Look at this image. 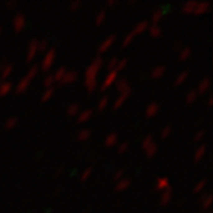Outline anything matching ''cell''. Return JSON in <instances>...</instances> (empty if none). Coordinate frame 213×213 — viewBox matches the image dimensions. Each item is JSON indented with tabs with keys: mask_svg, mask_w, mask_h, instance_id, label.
Returning a JSON list of instances; mask_svg holds the SVG:
<instances>
[{
	"mask_svg": "<svg viewBox=\"0 0 213 213\" xmlns=\"http://www.w3.org/2000/svg\"><path fill=\"white\" fill-rule=\"evenodd\" d=\"M163 14H164V9L161 7V8H158L155 12H154V14H153V17H152V21H153V23L154 25H157L158 22H159V19H161L162 17H163Z\"/></svg>",
	"mask_w": 213,
	"mask_h": 213,
	"instance_id": "24",
	"label": "cell"
},
{
	"mask_svg": "<svg viewBox=\"0 0 213 213\" xmlns=\"http://www.w3.org/2000/svg\"><path fill=\"white\" fill-rule=\"evenodd\" d=\"M0 83H2V80H0Z\"/></svg>",
	"mask_w": 213,
	"mask_h": 213,
	"instance_id": "63",
	"label": "cell"
},
{
	"mask_svg": "<svg viewBox=\"0 0 213 213\" xmlns=\"http://www.w3.org/2000/svg\"><path fill=\"white\" fill-rule=\"evenodd\" d=\"M130 184H131V181H130L129 178H122V180H120V181H117L116 190H117V191H122V190H125V189L129 187Z\"/></svg>",
	"mask_w": 213,
	"mask_h": 213,
	"instance_id": "18",
	"label": "cell"
},
{
	"mask_svg": "<svg viewBox=\"0 0 213 213\" xmlns=\"http://www.w3.org/2000/svg\"><path fill=\"white\" fill-rule=\"evenodd\" d=\"M207 213H212V212H209V211H208V212H207Z\"/></svg>",
	"mask_w": 213,
	"mask_h": 213,
	"instance_id": "62",
	"label": "cell"
},
{
	"mask_svg": "<svg viewBox=\"0 0 213 213\" xmlns=\"http://www.w3.org/2000/svg\"><path fill=\"white\" fill-rule=\"evenodd\" d=\"M171 131H172V127L171 126H166L164 129L162 130V132H161V137H162V139H164V137H167L169 134H171Z\"/></svg>",
	"mask_w": 213,
	"mask_h": 213,
	"instance_id": "46",
	"label": "cell"
},
{
	"mask_svg": "<svg viewBox=\"0 0 213 213\" xmlns=\"http://www.w3.org/2000/svg\"><path fill=\"white\" fill-rule=\"evenodd\" d=\"M204 134H206V132H204V130H200V131H198V132H196V135L194 136V141H199V140L201 139V137L204 136Z\"/></svg>",
	"mask_w": 213,
	"mask_h": 213,
	"instance_id": "51",
	"label": "cell"
},
{
	"mask_svg": "<svg viewBox=\"0 0 213 213\" xmlns=\"http://www.w3.org/2000/svg\"><path fill=\"white\" fill-rule=\"evenodd\" d=\"M201 204H203V206H201V208H203V209H208L209 207H211V204H212V196L209 195L204 201H203V203H201Z\"/></svg>",
	"mask_w": 213,
	"mask_h": 213,
	"instance_id": "49",
	"label": "cell"
},
{
	"mask_svg": "<svg viewBox=\"0 0 213 213\" xmlns=\"http://www.w3.org/2000/svg\"><path fill=\"white\" fill-rule=\"evenodd\" d=\"M190 54H191V49L190 48H182L180 50L178 58H180V60H185V59H187L190 57Z\"/></svg>",
	"mask_w": 213,
	"mask_h": 213,
	"instance_id": "29",
	"label": "cell"
},
{
	"mask_svg": "<svg viewBox=\"0 0 213 213\" xmlns=\"http://www.w3.org/2000/svg\"><path fill=\"white\" fill-rule=\"evenodd\" d=\"M209 195H211V194H208V193H203V194L200 195V199H199V200L201 201V203H203V201H204V200H206V199H207Z\"/></svg>",
	"mask_w": 213,
	"mask_h": 213,
	"instance_id": "55",
	"label": "cell"
},
{
	"mask_svg": "<svg viewBox=\"0 0 213 213\" xmlns=\"http://www.w3.org/2000/svg\"><path fill=\"white\" fill-rule=\"evenodd\" d=\"M172 198V187L168 186L166 190L162 191V196H161V206H167Z\"/></svg>",
	"mask_w": 213,
	"mask_h": 213,
	"instance_id": "8",
	"label": "cell"
},
{
	"mask_svg": "<svg viewBox=\"0 0 213 213\" xmlns=\"http://www.w3.org/2000/svg\"><path fill=\"white\" fill-rule=\"evenodd\" d=\"M168 186H169V180H168L167 177H159V178L157 180V184H155V186H154V190H155V191H163V190H166Z\"/></svg>",
	"mask_w": 213,
	"mask_h": 213,
	"instance_id": "9",
	"label": "cell"
},
{
	"mask_svg": "<svg viewBox=\"0 0 213 213\" xmlns=\"http://www.w3.org/2000/svg\"><path fill=\"white\" fill-rule=\"evenodd\" d=\"M16 4H17L16 0H9V2L7 3V7H13V5H16Z\"/></svg>",
	"mask_w": 213,
	"mask_h": 213,
	"instance_id": "57",
	"label": "cell"
},
{
	"mask_svg": "<svg viewBox=\"0 0 213 213\" xmlns=\"http://www.w3.org/2000/svg\"><path fill=\"white\" fill-rule=\"evenodd\" d=\"M64 73H66V68H64V67H59L54 73H53V77H54V82H59V81L63 78V76H64Z\"/></svg>",
	"mask_w": 213,
	"mask_h": 213,
	"instance_id": "25",
	"label": "cell"
},
{
	"mask_svg": "<svg viewBox=\"0 0 213 213\" xmlns=\"http://www.w3.org/2000/svg\"><path fill=\"white\" fill-rule=\"evenodd\" d=\"M12 71H13V64H10V63H8V66L2 71V80L8 78V76H9L10 73H12Z\"/></svg>",
	"mask_w": 213,
	"mask_h": 213,
	"instance_id": "35",
	"label": "cell"
},
{
	"mask_svg": "<svg viewBox=\"0 0 213 213\" xmlns=\"http://www.w3.org/2000/svg\"><path fill=\"white\" fill-rule=\"evenodd\" d=\"M54 59H55V49L50 48L49 51H46L44 59H42V62H41V69L44 72H48L51 68L53 63H54Z\"/></svg>",
	"mask_w": 213,
	"mask_h": 213,
	"instance_id": "2",
	"label": "cell"
},
{
	"mask_svg": "<svg viewBox=\"0 0 213 213\" xmlns=\"http://www.w3.org/2000/svg\"><path fill=\"white\" fill-rule=\"evenodd\" d=\"M117 143H118V136H117V134H114V132L109 134L108 136L105 137V141H104V144H105L107 146H113V145H116Z\"/></svg>",
	"mask_w": 213,
	"mask_h": 213,
	"instance_id": "15",
	"label": "cell"
},
{
	"mask_svg": "<svg viewBox=\"0 0 213 213\" xmlns=\"http://www.w3.org/2000/svg\"><path fill=\"white\" fill-rule=\"evenodd\" d=\"M118 58H117V57H113L111 60H109V63H108V69H114L116 68V66H117V63H118Z\"/></svg>",
	"mask_w": 213,
	"mask_h": 213,
	"instance_id": "45",
	"label": "cell"
},
{
	"mask_svg": "<svg viewBox=\"0 0 213 213\" xmlns=\"http://www.w3.org/2000/svg\"><path fill=\"white\" fill-rule=\"evenodd\" d=\"M127 148H129V143H122L120 146H118V153H123L127 150Z\"/></svg>",
	"mask_w": 213,
	"mask_h": 213,
	"instance_id": "52",
	"label": "cell"
},
{
	"mask_svg": "<svg viewBox=\"0 0 213 213\" xmlns=\"http://www.w3.org/2000/svg\"><path fill=\"white\" fill-rule=\"evenodd\" d=\"M209 86H211V80L208 78V77H206V78H203L200 81V83H199V86H198V92H200V94H204V92H207L208 90H209Z\"/></svg>",
	"mask_w": 213,
	"mask_h": 213,
	"instance_id": "13",
	"label": "cell"
},
{
	"mask_svg": "<svg viewBox=\"0 0 213 213\" xmlns=\"http://www.w3.org/2000/svg\"><path fill=\"white\" fill-rule=\"evenodd\" d=\"M123 169H120V171H117L116 172V175H114V180L116 181H120V180H122L123 178Z\"/></svg>",
	"mask_w": 213,
	"mask_h": 213,
	"instance_id": "50",
	"label": "cell"
},
{
	"mask_svg": "<svg viewBox=\"0 0 213 213\" xmlns=\"http://www.w3.org/2000/svg\"><path fill=\"white\" fill-rule=\"evenodd\" d=\"M7 66H8V60H5V59L2 60V63H0V72H2Z\"/></svg>",
	"mask_w": 213,
	"mask_h": 213,
	"instance_id": "54",
	"label": "cell"
},
{
	"mask_svg": "<svg viewBox=\"0 0 213 213\" xmlns=\"http://www.w3.org/2000/svg\"><path fill=\"white\" fill-rule=\"evenodd\" d=\"M2 31H3V28H2V27H0V35H2Z\"/></svg>",
	"mask_w": 213,
	"mask_h": 213,
	"instance_id": "61",
	"label": "cell"
},
{
	"mask_svg": "<svg viewBox=\"0 0 213 213\" xmlns=\"http://www.w3.org/2000/svg\"><path fill=\"white\" fill-rule=\"evenodd\" d=\"M187 76H189V71H184V72H181L178 76L176 77V80H175V85H180V83H182L186 78H187Z\"/></svg>",
	"mask_w": 213,
	"mask_h": 213,
	"instance_id": "32",
	"label": "cell"
},
{
	"mask_svg": "<svg viewBox=\"0 0 213 213\" xmlns=\"http://www.w3.org/2000/svg\"><path fill=\"white\" fill-rule=\"evenodd\" d=\"M164 72H166V67L164 66H157L155 68L152 69L150 74H152L153 78H158V77H162L164 74Z\"/></svg>",
	"mask_w": 213,
	"mask_h": 213,
	"instance_id": "19",
	"label": "cell"
},
{
	"mask_svg": "<svg viewBox=\"0 0 213 213\" xmlns=\"http://www.w3.org/2000/svg\"><path fill=\"white\" fill-rule=\"evenodd\" d=\"M90 136H91V131H90L89 129H85V130H81V131L77 134V140L85 141V140H88Z\"/></svg>",
	"mask_w": 213,
	"mask_h": 213,
	"instance_id": "26",
	"label": "cell"
},
{
	"mask_svg": "<svg viewBox=\"0 0 213 213\" xmlns=\"http://www.w3.org/2000/svg\"><path fill=\"white\" fill-rule=\"evenodd\" d=\"M175 49H176V50H181V49H182V48H181V44H180V42H177V44L175 45Z\"/></svg>",
	"mask_w": 213,
	"mask_h": 213,
	"instance_id": "59",
	"label": "cell"
},
{
	"mask_svg": "<svg viewBox=\"0 0 213 213\" xmlns=\"http://www.w3.org/2000/svg\"><path fill=\"white\" fill-rule=\"evenodd\" d=\"M91 114H92V109H86V111H83V112H81V113L78 114L77 121H78L80 123L86 122V121L90 118V117H91Z\"/></svg>",
	"mask_w": 213,
	"mask_h": 213,
	"instance_id": "21",
	"label": "cell"
},
{
	"mask_svg": "<svg viewBox=\"0 0 213 213\" xmlns=\"http://www.w3.org/2000/svg\"><path fill=\"white\" fill-rule=\"evenodd\" d=\"M148 28H149V32H150V35H152V36H154V37L161 36V35H162V30H161V27L157 26V25L149 26Z\"/></svg>",
	"mask_w": 213,
	"mask_h": 213,
	"instance_id": "27",
	"label": "cell"
},
{
	"mask_svg": "<svg viewBox=\"0 0 213 213\" xmlns=\"http://www.w3.org/2000/svg\"><path fill=\"white\" fill-rule=\"evenodd\" d=\"M153 141H154V140H153V135H148L145 139L143 140V144H141V146L144 148V150H145V149H146L149 145H150Z\"/></svg>",
	"mask_w": 213,
	"mask_h": 213,
	"instance_id": "41",
	"label": "cell"
},
{
	"mask_svg": "<svg viewBox=\"0 0 213 213\" xmlns=\"http://www.w3.org/2000/svg\"><path fill=\"white\" fill-rule=\"evenodd\" d=\"M18 123V118L17 117H10V118H8L4 123V127L5 129H13V127Z\"/></svg>",
	"mask_w": 213,
	"mask_h": 213,
	"instance_id": "30",
	"label": "cell"
},
{
	"mask_svg": "<svg viewBox=\"0 0 213 213\" xmlns=\"http://www.w3.org/2000/svg\"><path fill=\"white\" fill-rule=\"evenodd\" d=\"M134 34L132 32H130V34H127L126 35V37H125V40H123V42H122V46H126V45H129L130 42L132 41V39H134Z\"/></svg>",
	"mask_w": 213,
	"mask_h": 213,
	"instance_id": "44",
	"label": "cell"
},
{
	"mask_svg": "<svg viewBox=\"0 0 213 213\" xmlns=\"http://www.w3.org/2000/svg\"><path fill=\"white\" fill-rule=\"evenodd\" d=\"M46 49H48V40H41V41H39L37 51H45Z\"/></svg>",
	"mask_w": 213,
	"mask_h": 213,
	"instance_id": "43",
	"label": "cell"
},
{
	"mask_svg": "<svg viewBox=\"0 0 213 213\" xmlns=\"http://www.w3.org/2000/svg\"><path fill=\"white\" fill-rule=\"evenodd\" d=\"M67 113L69 116H76L77 113H80V105L78 104H71L67 108Z\"/></svg>",
	"mask_w": 213,
	"mask_h": 213,
	"instance_id": "31",
	"label": "cell"
},
{
	"mask_svg": "<svg viewBox=\"0 0 213 213\" xmlns=\"http://www.w3.org/2000/svg\"><path fill=\"white\" fill-rule=\"evenodd\" d=\"M196 3L198 2H195V0H189V2H186L182 7V12L184 13H193L195 7H196Z\"/></svg>",
	"mask_w": 213,
	"mask_h": 213,
	"instance_id": "14",
	"label": "cell"
},
{
	"mask_svg": "<svg viewBox=\"0 0 213 213\" xmlns=\"http://www.w3.org/2000/svg\"><path fill=\"white\" fill-rule=\"evenodd\" d=\"M37 45H39V40L34 39L31 40V42L28 44V49H27V62H31L37 54Z\"/></svg>",
	"mask_w": 213,
	"mask_h": 213,
	"instance_id": "5",
	"label": "cell"
},
{
	"mask_svg": "<svg viewBox=\"0 0 213 213\" xmlns=\"http://www.w3.org/2000/svg\"><path fill=\"white\" fill-rule=\"evenodd\" d=\"M117 2H116V0H108V5H114Z\"/></svg>",
	"mask_w": 213,
	"mask_h": 213,
	"instance_id": "60",
	"label": "cell"
},
{
	"mask_svg": "<svg viewBox=\"0 0 213 213\" xmlns=\"http://www.w3.org/2000/svg\"><path fill=\"white\" fill-rule=\"evenodd\" d=\"M77 80V72L76 71H66L63 78L58 82L59 85H66V83H72Z\"/></svg>",
	"mask_w": 213,
	"mask_h": 213,
	"instance_id": "6",
	"label": "cell"
},
{
	"mask_svg": "<svg viewBox=\"0 0 213 213\" xmlns=\"http://www.w3.org/2000/svg\"><path fill=\"white\" fill-rule=\"evenodd\" d=\"M103 62H104V60L100 58V55L95 58V59L92 60L91 64L86 68V72H85V78H86V80L97 78V77H98V73H99V71H100V68H102V66H103Z\"/></svg>",
	"mask_w": 213,
	"mask_h": 213,
	"instance_id": "1",
	"label": "cell"
},
{
	"mask_svg": "<svg viewBox=\"0 0 213 213\" xmlns=\"http://www.w3.org/2000/svg\"><path fill=\"white\" fill-rule=\"evenodd\" d=\"M209 7H211L209 2H199V3H196V7H195L193 13L194 14H201V13L207 12V10L209 9Z\"/></svg>",
	"mask_w": 213,
	"mask_h": 213,
	"instance_id": "10",
	"label": "cell"
},
{
	"mask_svg": "<svg viewBox=\"0 0 213 213\" xmlns=\"http://www.w3.org/2000/svg\"><path fill=\"white\" fill-rule=\"evenodd\" d=\"M108 102H109V98L107 97V95H104V97L99 100V104H98V109L99 111H103L105 107H107V104H108Z\"/></svg>",
	"mask_w": 213,
	"mask_h": 213,
	"instance_id": "38",
	"label": "cell"
},
{
	"mask_svg": "<svg viewBox=\"0 0 213 213\" xmlns=\"http://www.w3.org/2000/svg\"><path fill=\"white\" fill-rule=\"evenodd\" d=\"M129 98V95H125V94H121L118 98L116 99V102H114V104H113V108L114 109H117V108H120V107L123 104V102Z\"/></svg>",
	"mask_w": 213,
	"mask_h": 213,
	"instance_id": "28",
	"label": "cell"
},
{
	"mask_svg": "<svg viewBox=\"0 0 213 213\" xmlns=\"http://www.w3.org/2000/svg\"><path fill=\"white\" fill-rule=\"evenodd\" d=\"M206 185H207V181H206V180L199 181V182L196 184V186L194 187V193H195V194H196V193H200V191L206 187Z\"/></svg>",
	"mask_w": 213,
	"mask_h": 213,
	"instance_id": "39",
	"label": "cell"
},
{
	"mask_svg": "<svg viewBox=\"0 0 213 213\" xmlns=\"http://www.w3.org/2000/svg\"><path fill=\"white\" fill-rule=\"evenodd\" d=\"M54 90H55V89L53 88V86H51V88H48V89H46V91H45L44 94H42V97H41V102H46V100L51 97V95H53Z\"/></svg>",
	"mask_w": 213,
	"mask_h": 213,
	"instance_id": "37",
	"label": "cell"
},
{
	"mask_svg": "<svg viewBox=\"0 0 213 213\" xmlns=\"http://www.w3.org/2000/svg\"><path fill=\"white\" fill-rule=\"evenodd\" d=\"M53 82H54V77H53V74H48V76L44 78V85L46 88H51V85H53Z\"/></svg>",
	"mask_w": 213,
	"mask_h": 213,
	"instance_id": "42",
	"label": "cell"
},
{
	"mask_svg": "<svg viewBox=\"0 0 213 213\" xmlns=\"http://www.w3.org/2000/svg\"><path fill=\"white\" fill-rule=\"evenodd\" d=\"M91 171H92V169H91V167L86 168V169H85V171L82 172V175H81L80 180H81V181H85V180H86V178H89V176L91 175Z\"/></svg>",
	"mask_w": 213,
	"mask_h": 213,
	"instance_id": "47",
	"label": "cell"
},
{
	"mask_svg": "<svg viewBox=\"0 0 213 213\" xmlns=\"http://www.w3.org/2000/svg\"><path fill=\"white\" fill-rule=\"evenodd\" d=\"M148 27H149V23L146 22V21H143V22L137 23V25L135 26V28H134V31H132V34H134V35L141 34V32H144V31H145Z\"/></svg>",
	"mask_w": 213,
	"mask_h": 213,
	"instance_id": "20",
	"label": "cell"
},
{
	"mask_svg": "<svg viewBox=\"0 0 213 213\" xmlns=\"http://www.w3.org/2000/svg\"><path fill=\"white\" fill-rule=\"evenodd\" d=\"M63 171H64V168H63V167H60L59 169H57V172H55V176H57V177H59V176H60V175L63 173Z\"/></svg>",
	"mask_w": 213,
	"mask_h": 213,
	"instance_id": "56",
	"label": "cell"
},
{
	"mask_svg": "<svg viewBox=\"0 0 213 213\" xmlns=\"http://www.w3.org/2000/svg\"><path fill=\"white\" fill-rule=\"evenodd\" d=\"M85 86L88 88L89 92L91 94V92L95 91V89L98 88V80L97 78H91V80H86V78H85Z\"/></svg>",
	"mask_w": 213,
	"mask_h": 213,
	"instance_id": "16",
	"label": "cell"
},
{
	"mask_svg": "<svg viewBox=\"0 0 213 213\" xmlns=\"http://www.w3.org/2000/svg\"><path fill=\"white\" fill-rule=\"evenodd\" d=\"M158 112H159V105H158L155 102H153V103H150V104L146 107L145 114H146V117H153V116H155Z\"/></svg>",
	"mask_w": 213,
	"mask_h": 213,
	"instance_id": "12",
	"label": "cell"
},
{
	"mask_svg": "<svg viewBox=\"0 0 213 213\" xmlns=\"http://www.w3.org/2000/svg\"><path fill=\"white\" fill-rule=\"evenodd\" d=\"M37 72H39V66H37V64H34L32 67L28 69V73H27L26 77H27L28 80H32V78L36 76V74H37Z\"/></svg>",
	"mask_w": 213,
	"mask_h": 213,
	"instance_id": "34",
	"label": "cell"
},
{
	"mask_svg": "<svg viewBox=\"0 0 213 213\" xmlns=\"http://www.w3.org/2000/svg\"><path fill=\"white\" fill-rule=\"evenodd\" d=\"M145 153H146L148 157H153V155L157 153V144L153 141L150 145H149V146L145 149Z\"/></svg>",
	"mask_w": 213,
	"mask_h": 213,
	"instance_id": "33",
	"label": "cell"
},
{
	"mask_svg": "<svg viewBox=\"0 0 213 213\" xmlns=\"http://www.w3.org/2000/svg\"><path fill=\"white\" fill-rule=\"evenodd\" d=\"M116 41V35H111L109 37H107L102 44L99 45V48H98V53L99 54H102V53H104V51H107L109 48H111V45L113 44V42Z\"/></svg>",
	"mask_w": 213,
	"mask_h": 213,
	"instance_id": "7",
	"label": "cell"
},
{
	"mask_svg": "<svg viewBox=\"0 0 213 213\" xmlns=\"http://www.w3.org/2000/svg\"><path fill=\"white\" fill-rule=\"evenodd\" d=\"M114 82H116V88L118 89L120 91H122V90H125L126 88H129V86H130L129 82H127V80H126V78H123V77L117 78Z\"/></svg>",
	"mask_w": 213,
	"mask_h": 213,
	"instance_id": "23",
	"label": "cell"
},
{
	"mask_svg": "<svg viewBox=\"0 0 213 213\" xmlns=\"http://www.w3.org/2000/svg\"><path fill=\"white\" fill-rule=\"evenodd\" d=\"M10 90H12V82H2L0 83V97H3V95H7Z\"/></svg>",
	"mask_w": 213,
	"mask_h": 213,
	"instance_id": "22",
	"label": "cell"
},
{
	"mask_svg": "<svg viewBox=\"0 0 213 213\" xmlns=\"http://www.w3.org/2000/svg\"><path fill=\"white\" fill-rule=\"evenodd\" d=\"M117 76H118V71H117L116 68L114 69H112L108 74H107V77H105V80H104V82L102 83V86H100V91L103 92V91H105L107 89H108L111 85L117 80Z\"/></svg>",
	"mask_w": 213,
	"mask_h": 213,
	"instance_id": "3",
	"label": "cell"
},
{
	"mask_svg": "<svg viewBox=\"0 0 213 213\" xmlns=\"http://www.w3.org/2000/svg\"><path fill=\"white\" fill-rule=\"evenodd\" d=\"M30 81H31V80H28V78L25 76L22 80L18 82L17 88H16V92H17V94H22V92H25V91L27 90V88H28V85H30Z\"/></svg>",
	"mask_w": 213,
	"mask_h": 213,
	"instance_id": "11",
	"label": "cell"
},
{
	"mask_svg": "<svg viewBox=\"0 0 213 213\" xmlns=\"http://www.w3.org/2000/svg\"><path fill=\"white\" fill-rule=\"evenodd\" d=\"M126 64H127V59H126V58H123V59L118 60V63H117V66H116V69L120 72L122 68H125V66H126Z\"/></svg>",
	"mask_w": 213,
	"mask_h": 213,
	"instance_id": "48",
	"label": "cell"
},
{
	"mask_svg": "<svg viewBox=\"0 0 213 213\" xmlns=\"http://www.w3.org/2000/svg\"><path fill=\"white\" fill-rule=\"evenodd\" d=\"M26 26V17L22 13H17L13 17V27L16 32H21L23 30V27Z\"/></svg>",
	"mask_w": 213,
	"mask_h": 213,
	"instance_id": "4",
	"label": "cell"
},
{
	"mask_svg": "<svg viewBox=\"0 0 213 213\" xmlns=\"http://www.w3.org/2000/svg\"><path fill=\"white\" fill-rule=\"evenodd\" d=\"M213 104V97H212V95H211V97H209V99H208V105L211 107Z\"/></svg>",
	"mask_w": 213,
	"mask_h": 213,
	"instance_id": "58",
	"label": "cell"
},
{
	"mask_svg": "<svg viewBox=\"0 0 213 213\" xmlns=\"http://www.w3.org/2000/svg\"><path fill=\"white\" fill-rule=\"evenodd\" d=\"M206 150H207V145L206 144H201L195 152V155H194V161L195 162H199L201 158H203V155L206 154Z\"/></svg>",
	"mask_w": 213,
	"mask_h": 213,
	"instance_id": "17",
	"label": "cell"
},
{
	"mask_svg": "<svg viewBox=\"0 0 213 213\" xmlns=\"http://www.w3.org/2000/svg\"><path fill=\"white\" fill-rule=\"evenodd\" d=\"M104 18H105V10L102 9L100 12L97 14V17H95V23H97V25H100L103 21H104Z\"/></svg>",
	"mask_w": 213,
	"mask_h": 213,
	"instance_id": "40",
	"label": "cell"
},
{
	"mask_svg": "<svg viewBox=\"0 0 213 213\" xmlns=\"http://www.w3.org/2000/svg\"><path fill=\"white\" fill-rule=\"evenodd\" d=\"M80 4H81V2H80V0H74V2H72V3H71V5H69L71 10H74V9H77V8L80 7Z\"/></svg>",
	"mask_w": 213,
	"mask_h": 213,
	"instance_id": "53",
	"label": "cell"
},
{
	"mask_svg": "<svg viewBox=\"0 0 213 213\" xmlns=\"http://www.w3.org/2000/svg\"><path fill=\"white\" fill-rule=\"evenodd\" d=\"M196 97H198V91L196 90H191V91H189L187 92V95H186V103H193L195 99H196Z\"/></svg>",
	"mask_w": 213,
	"mask_h": 213,
	"instance_id": "36",
	"label": "cell"
}]
</instances>
